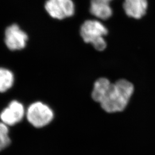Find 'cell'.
<instances>
[{"mask_svg":"<svg viewBox=\"0 0 155 155\" xmlns=\"http://www.w3.org/2000/svg\"><path fill=\"white\" fill-rule=\"evenodd\" d=\"M25 114L22 104L16 101H13L5 109L0 115L2 123L6 125H14L20 122Z\"/></svg>","mask_w":155,"mask_h":155,"instance_id":"6","label":"cell"},{"mask_svg":"<svg viewBox=\"0 0 155 155\" xmlns=\"http://www.w3.org/2000/svg\"><path fill=\"white\" fill-rule=\"evenodd\" d=\"M13 82V73L7 69L0 68V92H5L11 88Z\"/></svg>","mask_w":155,"mask_h":155,"instance_id":"9","label":"cell"},{"mask_svg":"<svg viewBox=\"0 0 155 155\" xmlns=\"http://www.w3.org/2000/svg\"><path fill=\"white\" fill-rule=\"evenodd\" d=\"M9 130L6 125L4 123H0V151L6 148L10 143Z\"/></svg>","mask_w":155,"mask_h":155,"instance_id":"10","label":"cell"},{"mask_svg":"<svg viewBox=\"0 0 155 155\" xmlns=\"http://www.w3.org/2000/svg\"><path fill=\"white\" fill-rule=\"evenodd\" d=\"M123 7L127 16L140 19L146 13L147 0H125Z\"/></svg>","mask_w":155,"mask_h":155,"instance_id":"7","label":"cell"},{"mask_svg":"<svg viewBox=\"0 0 155 155\" xmlns=\"http://www.w3.org/2000/svg\"><path fill=\"white\" fill-rule=\"evenodd\" d=\"M28 35L17 24H13L6 29L5 43L7 47L12 51L24 48L28 41Z\"/></svg>","mask_w":155,"mask_h":155,"instance_id":"5","label":"cell"},{"mask_svg":"<svg viewBox=\"0 0 155 155\" xmlns=\"http://www.w3.org/2000/svg\"><path fill=\"white\" fill-rule=\"evenodd\" d=\"M54 113L49 106L36 102L29 106L27 118L29 122L36 127H44L52 121Z\"/></svg>","mask_w":155,"mask_h":155,"instance_id":"3","label":"cell"},{"mask_svg":"<svg viewBox=\"0 0 155 155\" xmlns=\"http://www.w3.org/2000/svg\"><path fill=\"white\" fill-rule=\"evenodd\" d=\"M81 35L84 41L91 43L95 50L104 51L107 44L104 37L107 35L108 31L100 21L89 20L85 21L81 27Z\"/></svg>","mask_w":155,"mask_h":155,"instance_id":"2","label":"cell"},{"mask_svg":"<svg viewBox=\"0 0 155 155\" xmlns=\"http://www.w3.org/2000/svg\"><path fill=\"white\" fill-rule=\"evenodd\" d=\"M134 91L132 83L120 79L111 83L105 78H101L94 83L91 97L107 113L124 110Z\"/></svg>","mask_w":155,"mask_h":155,"instance_id":"1","label":"cell"},{"mask_svg":"<svg viewBox=\"0 0 155 155\" xmlns=\"http://www.w3.org/2000/svg\"><path fill=\"white\" fill-rule=\"evenodd\" d=\"M90 11L93 16L102 20L108 19L113 14L110 2L104 0H91Z\"/></svg>","mask_w":155,"mask_h":155,"instance_id":"8","label":"cell"},{"mask_svg":"<svg viewBox=\"0 0 155 155\" xmlns=\"http://www.w3.org/2000/svg\"><path fill=\"white\" fill-rule=\"evenodd\" d=\"M45 9L50 16L58 20L72 16L75 13L72 0H47Z\"/></svg>","mask_w":155,"mask_h":155,"instance_id":"4","label":"cell"}]
</instances>
